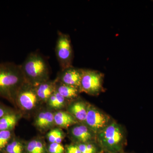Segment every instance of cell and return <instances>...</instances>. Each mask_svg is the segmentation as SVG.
Instances as JSON below:
<instances>
[{
    "mask_svg": "<svg viewBox=\"0 0 153 153\" xmlns=\"http://www.w3.org/2000/svg\"><path fill=\"white\" fill-rule=\"evenodd\" d=\"M24 79L20 65L13 62L0 63V95L9 99L16 96Z\"/></svg>",
    "mask_w": 153,
    "mask_h": 153,
    "instance_id": "cell-1",
    "label": "cell"
},
{
    "mask_svg": "<svg viewBox=\"0 0 153 153\" xmlns=\"http://www.w3.org/2000/svg\"><path fill=\"white\" fill-rule=\"evenodd\" d=\"M20 66L25 78H27L36 84L47 81L49 72V64L40 53H30Z\"/></svg>",
    "mask_w": 153,
    "mask_h": 153,
    "instance_id": "cell-2",
    "label": "cell"
},
{
    "mask_svg": "<svg viewBox=\"0 0 153 153\" xmlns=\"http://www.w3.org/2000/svg\"><path fill=\"white\" fill-rule=\"evenodd\" d=\"M97 134L99 143L108 152H117L122 148L124 134L123 128L118 124H110Z\"/></svg>",
    "mask_w": 153,
    "mask_h": 153,
    "instance_id": "cell-3",
    "label": "cell"
},
{
    "mask_svg": "<svg viewBox=\"0 0 153 153\" xmlns=\"http://www.w3.org/2000/svg\"><path fill=\"white\" fill-rule=\"evenodd\" d=\"M55 45L56 57L61 69L72 66L74 52L69 35L58 31Z\"/></svg>",
    "mask_w": 153,
    "mask_h": 153,
    "instance_id": "cell-4",
    "label": "cell"
},
{
    "mask_svg": "<svg viewBox=\"0 0 153 153\" xmlns=\"http://www.w3.org/2000/svg\"><path fill=\"white\" fill-rule=\"evenodd\" d=\"M103 75L101 72L88 69H82L79 91L96 95L103 90Z\"/></svg>",
    "mask_w": 153,
    "mask_h": 153,
    "instance_id": "cell-5",
    "label": "cell"
},
{
    "mask_svg": "<svg viewBox=\"0 0 153 153\" xmlns=\"http://www.w3.org/2000/svg\"><path fill=\"white\" fill-rule=\"evenodd\" d=\"M109 117L98 108L91 105L88 106L85 122L87 126L97 134L108 125Z\"/></svg>",
    "mask_w": 153,
    "mask_h": 153,
    "instance_id": "cell-6",
    "label": "cell"
},
{
    "mask_svg": "<svg viewBox=\"0 0 153 153\" xmlns=\"http://www.w3.org/2000/svg\"><path fill=\"white\" fill-rule=\"evenodd\" d=\"M82 68H75L73 66L61 69L60 73V82L79 88L82 76Z\"/></svg>",
    "mask_w": 153,
    "mask_h": 153,
    "instance_id": "cell-7",
    "label": "cell"
},
{
    "mask_svg": "<svg viewBox=\"0 0 153 153\" xmlns=\"http://www.w3.org/2000/svg\"><path fill=\"white\" fill-rule=\"evenodd\" d=\"M17 94L19 103L25 109H31L35 106L38 98L35 89H22L21 87Z\"/></svg>",
    "mask_w": 153,
    "mask_h": 153,
    "instance_id": "cell-8",
    "label": "cell"
},
{
    "mask_svg": "<svg viewBox=\"0 0 153 153\" xmlns=\"http://www.w3.org/2000/svg\"><path fill=\"white\" fill-rule=\"evenodd\" d=\"M71 134L74 138L81 143H90L95 138L96 134L86 126H74L71 130Z\"/></svg>",
    "mask_w": 153,
    "mask_h": 153,
    "instance_id": "cell-9",
    "label": "cell"
},
{
    "mask_svg": "<svg viewBox=\"0 0 153 153\" xmlns=\"http://www.w3.org/2000/svg\"><path fill=\"white\" fill-rule=\"evenodd\" d=\"M35 91L38 98L47 100L55 91V86L52 82L44 81L38 84Z\"/></svg>",
    "mask_w": 153,
    "mask_h": 153,
    "instance_id": "cell-10",
    "label": "cell"
},
{
    "mask_svg": "<svg viewBox=\"0 0 153 153\" xmlns=\"http://www.w3.org/2000/svg\"><path fill=\"white\" fill-rule=\"evenodd\" d=\"M88 106L82 101L74 102L69 107L70 114L80 121H85L87 114Z\"/></svg>",
    "mask_w": 153,
    "mask_h": 153,
    "instance_id": "cell-11",
    "label": "cell"
},
{
    "mask_svg": "<svg viewBox=\"0 0 153 153\" xmlns=\"http://www.w3.org/2000/svg\"><path fill=\"white\" fill-rule=\"evenodd\" d=\"M54 121L57 125L62 127L67 128L77 123V121L70 114L60 111L54 116Z\"/></svg>",
    "mask_w": 153,
    "mask_h": 153,
    "instance_id": "cell-12",
    "label": "cell"
},
{
    "mask_svg": "<svg viewBox=\"0 0 153 153\" xmlns=\"http://www.w3.org/2000/svg\"><path fill=\"white\" fill-rule=\"evenodd\" d=\"M55 91L65 99L76 98L80 92L79 88L61 82L55 86Z\"/></svg>",
    "mask_w": 153,
    "mask_h": 153,
    "instance_id": "cell-13",
    "label": "cell"
},
{
    "mask_svg": "<svg viewBox=\"0 0 153 153\" xmlns=\"http://www.w3.org/2000/svg\"><path fill=\"white\" fill-rule=\"evenodd\" d=\"M16 114L10 112L0 118V131H11L16 126L17 121Z\"/></svg>",
    "mask_w": 153,
    "mask_h": 153,
    "instance_id": "cell-14",
    "label": "cell"
},
{
    "mask_svg": "<svg viewBox=\"0 0 153 153\" xmlns=\"http://www.w3.org/2000/svg\"><path fill=\"white\" fill-rule=\"evenodd\" d=\"M11 131H0V152L5 149L12 138Z\"/></svg>",
    "mask_w": 153,
    "mask_h": 153,
    "instance_id": "cell-15",
    "label": "cell"
},
{
    "mask_svg": "<svg viewBox=\"0 0 153 153\" xmlns=\"http://www.w3.org/2000/svg\"><path fill=\"white\" fill-rule=\"evenodd\" d=\"M82 153H97V148L91 143H80L77 145Z\"/></svg>",
    "mask_w": 153,
    "mask_h": 153,
    "instance_id": "cell-16",
    "label": "cell"
},
{
    "mask_svg": "<svg viewBox=\"0 0 153 153\" xmlns=\"http://www.w3.org/2000/svg\"><path fill=\"white\" fill-rule=\"evenodd\" d=\"M5 150L7 153L15 152H22V145L18 141H12L6 147Z\"/></svg>",
    "mask_w": 153,
    "mask_h": 153,
    "instance_id": "cell-17",
    "label": "cell"
},
{
    "mask_svg": "<svg viewBox=\"0 0 153 153\" xmlns=\"http://www.w3.org/2000/svg\"><path fill=\"white\" fill-rule=\"evenodd\" d=\"M64 149L62 145L57 143H52L49 147L50 153H63Z\"/></svg>",
    "mask_w": 153,
    "mask_h": 153,
    "instance_id": "cell-18",
    "label": "cell"
},
{
    "mask_svg": "<svg viewBox=\"0 0 153 153\" xmlns=\"http://www.w3.org/2000/svg\"><path fill=\"white\" fill-rule=\"evenodd\" d=\"M47 117V112H42L40 114L36 121V124L38 127L44 128V124Z\"/></svg>",
    "mask_w": 153,
    "mask_h": 153,
    "instance_id": "cell-19",
    "label": "cell"
},
{
    "mask_svg": "<svg viewBox=\"0 0 153 153\" xmlns=\"http://www.w3.org/2000/svg\"><path fill=\"white\" fill-rule=\"evenodd\" d=\"M55 94L56 97V103H55V108H60L63 106L65 102V98L56 91Z\"/></svg>",
    "mask_w": 153,
    "mask_h": 153,
    "instance_id": "cell-20",
    "label": "cell"
},
{
    "mask_svg": "<svg viewBox=\"0 0 153 153\" xmlns=\"http://www.w3.org/2000/svg\"><path fill=\"white\" fill-rule=\"evenodd\" d=\"M59 130L54 129L51 131L48 134V139L51 143H55V140L59 132Z\"/></svg>",
    "mask_w": 153,
    "mask_h": 153,
    "instance_id": "cell-21",
    "label": "cell"
},
{
    "mask_svg": "<svg viewBox=\"0 0 153 153\" xmlns=\"http://www.w3.org/2000/svg\"><path fill=\"white\" fill-rule=\"evenodd\" d=\"M37 140H33L28 145L27 150L30 153H38L37 149Z\"/></svg>",
    "mask_w": 153,
    "mask_h": 153,
    "instance_id": "cell-22",
    "label": "cell"
},
{
    "mask_svg": "<svg viewBox=\"0 0 153 153\" xmlns=\"http://www.w3.org/2000/svg\"><path fill=\"white\" fill-rule=\"evenodd\" d=\"M66 153H82L77 145H71L66 148Z\"/></svg>",
    "mask_w": 153,
    "mask_h": 153,
    "instance_id": "cell-23",
    "label": "cell"
},
{
    "mask_svg": "<svg viewBox=\"0 0 153 153\" xmlns=\"http://www.w3.org/2000/svg\"><path fill=\"white\" fill-rule=\"evenodd\" d=\"M54 121V116L52 113L47 112V117L44 124V128L52 124Z\"/></svg>",
    "mask_w": 153,
    "mask_h": 153,
    "instance_id": "cell-24",
    "label": "cell"
},
{
    "mask_svg": "<svg viewBox=\"0 0 153 153\" xmlns=\"http://www.w3.org/2000/svg\"><path fill=\"white\" fill-rule=\"evenodd\" d=\"M10 111L7 108L0 104V118L4 116L5 115L10 113Z\"/></svg>",
    "mask_w": 153,
    "mask_h": 153,
    "instance_id": "cell-25",
    "label": "cell"
},
{
    "mask_svg": "<svg viewBox=\"0 0 153 153\" xmlns=\"http://www.w3.org/2000/svg\"><path fill=\"white\" fill-rule=\"evenodd\" d=\"M36 145H37V153H43L44 148H43V145L42 143L41 142L37 141Z\"/></svg>",
    "mask_w": 153,
    "mask_h": 153,
    "instance_id": "cell-26",
    "label": "cell"
},
{
    "mask_svg": "<svg viewBox=\"0 0 153 153\" xmlns=\"http://www.w3.org/2000/svg\"><path fill=\"white\" fill-rule=\"evenodd\" d=\"M63 138V135L62 134L61 131L60 130L59 131L57 137H56V140H55V143H57L60 144L61 142L62 141Z\"/></svg>",
    "mask_w": 153,
    "mask_h": 153,
    "instance_id": "cell-27",
    "label": "cell"
},
{
    "mask_svg": "<svg viewBox=\"0 0 153 153\" xmlns=\"http://www.w3.org/2000/svg\"><path fill=\"white\" fill-rule=\"evenodd\" d=\"M108 153H117V152H108Z\"/></svg>",
    "mask_w": 153,
    "mask_h": 153,
    "instance_id": "cell-28",
    "label": "cell"
}]
</instances>
